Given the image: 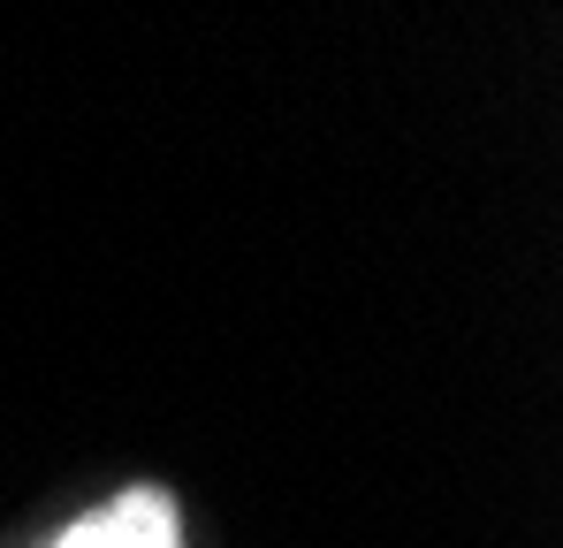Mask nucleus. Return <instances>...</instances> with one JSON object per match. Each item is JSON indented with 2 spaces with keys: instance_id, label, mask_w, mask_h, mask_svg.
Here are the masks:
<instances>
[{
  "instance_id": "nucleus-1",
  "label": "nucleus",
  "mask_w": 563,
  "mask_h": 548,
  "mask_svg": "<svg viewBox=\"0 0 563 548\" xmlns=\"http://www.w3.org/2000/svg\"><path fill=\"white\" fill-rule=\"evenodd\" d=\"M54 548H184V518H176L168 495L137 487V495L107 503V511H92V518H77Z\"/></svg>"
}]
</instances>
